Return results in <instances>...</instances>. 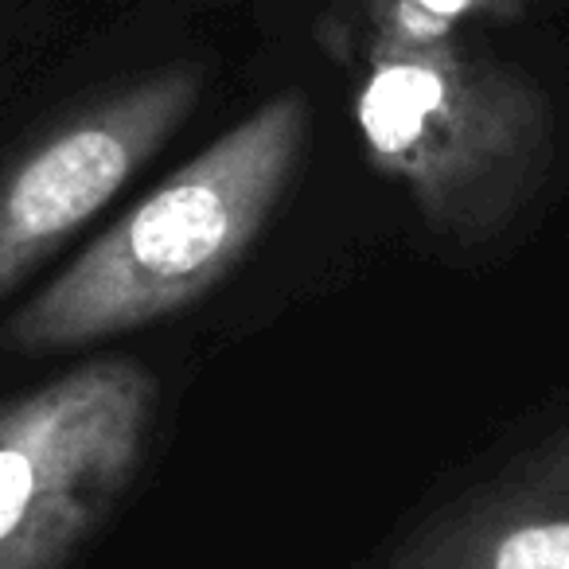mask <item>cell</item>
<instances>
[{
	"mask_svg": "<svg viewBox=\"0 0 569 569\" xmlns=\"http://www.w3.org/2000/svg\"><path fill=\"white\" fill-rule=\"evenodd\" d=\"M390 569H569V433L429 515Z\"/></svg>",
	"mask_w": 569,
	"mask_h": 569,
	"instance_id": "cell-5",
	"label": "cell"
},
{
	"mask_svg": "<svg viewBox=\"0 0 569 569\" xmlns=\"http://www.w3.org/2000/svg\"><path fill=\"white\" fill-rule=\"evenodd\" d=\"M527 0H367L363 24L398 40H449L465 28L491 20H519Z\"/></svg>",
	"mask_w": 569,
	"mask_h": 569,
	"instance_id": "cell-6",
	"label": "cell"
},
{
	"mask_svg": "<svg viewBox=\"0 0 569 569\" xmlns=\"http://www.w3.org/2000/svg\"><path fill=\"white\" fill-rule=\"evenodd\" d=\"M309 98L273 94L180 164L9 320L20 356L87 348L203 301L246 258L293 180Z\"/></svg>",
	"mask_w": 569,
	"mask_h": 569,
	"instance_id": "cell-1",
	"label": "cell"
},
{
	"mask_svg": "<svg viewBox=\"0 0 569 569\" xmlns=\"http://www.w3.org/2000/svg\"><path fill=\"white\" fill-rule=\"evenodd\" d=\"M157 382L133 359H90L0 402V569H63L144 457Z\"/></svg>",
	"mask_w": 569,
	"mask_h": 569,
	"instance_id": "cell-3",
	"label": "cell"
},
{
	"mask_svg": "<svg viewBox=\"0 0 569 569\" xmlns=\"http://www.w3.org/2000/svg\"><path fill=\"white\" fill-rule=\"evenodd\" d=\"M203 71H149L40 133L0 172V301L74 238L196 113Z\"/></svg>",
	"mask_w": 569,
	"mask_h": 569,
	"instance_id": "cell-4",
	"label": "cell"
},
{
	"mask_svg": "<svg viewBox=\"0 0 569 569\" xmlns=\"http://www.w3.org/2000/svg\"><path fill=\"white\" fill-rule=\"evenodd\" d=\"M356 126L375 172L410 191L433 234L480 242L542 188L553 160L546 90L465 36L398 40L359 20Z\"/></svg>",
	"mask_w": 569,
	"mask_h": 569,
	"instance_id": "cell-2",
	"label": "cell"
}]
</instances>
